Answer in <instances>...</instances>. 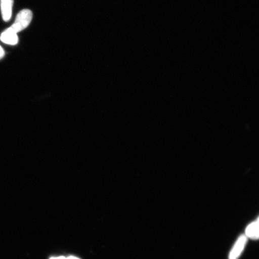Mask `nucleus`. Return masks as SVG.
Returning a JSON list of instances; mask_svg holds the SVG:
<instances>
[{
    "instance_id": "1",
    "label": "nucleus",
    "mask_w": 259,
    "mask_h": 259,
    "mask_svg": "<svg viewBox=\"0 0 259 259\" xmlns=\"http://www.w3.org/2000/svg\"><path fill=\"white\" fill-rule=\"evenodd\" d=\"M32 18V14L30 10H22L16 16L14 24L11 27L18 33L28 27L31 23Z\"/></svg>"
},
{
    "instance_id": "2",
    "label": "nucleus",
    "mask_w": 259,
    "mask_h": 259,
    "mask_svg": "<svg viewBox=\"0 0 259 259\" xmlns=\"http://www.w3.org/2000/svg\"><path fill=\"white\" fill-rule=\"evenodd\" d=\"M247 241V238L245 235H242L238 239L236 242L234 247L232 248L231 252H230L229 259H238L242 253L243 250Z\"/></svg>"
},
{
    "instance_id": "3",
    "label": "nucleus",
    "mask_w": 259,
    "mask_h": 259,
    "mask_svg": "<svg viewBox=\"0 0 259 259\" xmlns=\"http://www.w3.org/2000/svg\"><path fill=\"white\" fill-rule=\"evenodd\" d=\"M0 40L6 44L17 45L19 41L17 32H15L14 29L10 27L2 32L1 36H0Z\"/></svg>"
},
{
    "instance_id": "4",
    "label": "nucleus",
    "mask_w": 259,
    "mask_h": 259,
    "mask_svg": "<svg viewBox=\"0 0 259 259\" xmlns=\"http://www.w3.org/2000/svg\"><path fill=\"white\" fill-rule=\"evenodd\" d=\"M14 0H1V11L3 20L8 22L12 18Z\"/></svg>"
},
{
    "instance_id": "5",
    "label": "nucleus",
    "mask_w": 259,
    "mask_h": 259,
    "mask_svg": "<svg viewBox=\"0 0 259 259\" xmlns=\"http://www.w3.org/2000/svg\"><path fill=\"white\" fill-rule=\"evenodd\" d=\"M246 237L252 239H258V220L251 223L248 225L245 231Z\"/></svg>"
},
{
    "instance_id": "6",
    "label": "nucleus",
    "mask_w": 259,
    "mask_h": 259,
    "mask_svg": "<svg viewBox=\"0 0 259 259\" xmlns=\"http://www.w3.org/2000/svg\"><path fill=\"white\" fill-rule=\"evenodd\" d=\"M5 56V53L4 50H3V48L0 46V60L2 59L3 57Z\"/></svg>"
},
{
    "instance_id": "7",
    "label": "nucleus",
    "mask_w": 259,
    "mask_h": 259,
    "mask_svg": "<svg viewBox=\"0 0 259 259\" xmlns=\"http://www.w3.org/2000/svg\"><path fill=\"white\" fill-rule=\"evenodd\" d=\"M50 259H66V257L61 256L58 257H52Z\"/></svg>"
},
{
    "instance_id": "8",
    "label": "nucleus",
    "mask_w": 259,
    "mask_h": 259,
    "mask_svg": "<svg viewBox=\"0 0 259 259\" xmlns=\"http://www.w3.org/2000/svg\"><path fill=\"white\" fill-rule=\"evenodd\" d=\"M66 259H79V258H77L76 257H74V256H70L69 257L66 258Z\"/></svg>"
}]
</instances>
